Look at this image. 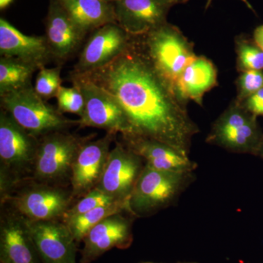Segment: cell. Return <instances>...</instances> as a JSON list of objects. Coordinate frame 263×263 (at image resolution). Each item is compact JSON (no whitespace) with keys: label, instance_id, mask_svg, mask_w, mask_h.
Segmentation results:
<instances>
[{"label":"cell","instance_id":"obj_8","mask_svg":"<svg viewBox=\"0 0 263 263\" xmlns=\"http://www.w3.org/2000/svg\"><path fill=\"white\" fill-rule=\"evenodd\" d=\"M256 117L235 100L213 124L207 143L233 153L257 155L263 138Z\"/></svg>","mask_w":263,"mask_h":263},{"label":"cell","instance_id":"obj_14","mask_svg":"<svg viewBox=\"0 0 263 263\" xmlns=\"http://www.w3.org/2000/svg\"><path fill=\"white\" fill-rule=\"evenodd\" d=\"M27 222L43 263H76L78 243L62 219Z\"/></svg>","mask_w":263,"mask_h":263},{"label":"cell","instance_id":"obj_24","mask_svg":"<svg viewBox=\"0 0 263 263\" xmlns=\"http://www.w3.org/2000/svg\"><path fill=\"white\" fill-rule=\"evenodd\" d=\"M117 202L120 201H117L113 197L103 193L98 188H95L90 191L89 193L85 195L84 197H81L80 200L74 205H72L65 213L62 221L69 220L76 216L86 214L97 208L110 205V204Z\"/></svg>","mask_w":263,"mask_h":263},{"label":"cell","instance_id":"obj_15","mask_svg":"<svg viewBox=\"0 0 263 263\" xmlns=\"http://www.w3.org/2000/svg\"><path fill=\"white\" fill-rule=\"evenodd\" d=\"M117 23L133 37L146 35L167 23L169 0H116Z\"/></svg>","mask_w":263,"mask_h":263},{"label":"cell","instance_id":"obj_11","mask_svg":"<svg viewBox=\"0 0 263 263\" xmlns=\"http://www.w3.org/2000/svg\"><path fill=\"white\" fill-rule=\"evenodd\" d=\"M132 40L133 37L117 23L97 29L84 43L72 72L87 73L105 67L129 47Z\"/></svg>","mask_w":263,"mask_h":263},{"label":"cell","instance_id":"obj_7","mask_svg":"<svg viewBox=\"0 0 263 263\" xmlns=\"http://www.w3.org/2000/svg\"><path fill=\"white\" fill-rule=\"evenodd\" d=\"M3 110L31 135L40 138L55 131L67 130L78 121L67 119L38 95L34 86L0 95Z\"/></svg>","mask_w":263,"mask_h":263},{"label":"cell","instance_id":"obj_27","mask_svg":"<svg viewBox=\"0 0 263 263\" xmlns=\"http://www.w3.org/2000/svg\"><path fill=\"white\" fill-rule=\"evenodd\" d=\"M237 64L242 72L263 70V51L256 45L238 41L236 44Z\"/></svg>","mask_w":263,"mask_h":263},{"label":"cell","instance_id":"obj_19","mask_svg":"<svg viewBox=\"0 0 263 263\" xmlns=\"http://www.w3.org/2000/svg\"><path fill=\"white\" fill-rule=\"evenodd\" d=\"M123 143L144 160L152 168L171 172H193L196 162L179 153L173 147L148 138L140 137L122 138Z\"/></svg>","mask_w":263,"mask_h":263},{"label":"cell","instance_id":"obj_1","mask_svg":"<svg viewBox=\"0 0 263 263\" xmlns=\"http://www.w3.org/2000/svg\"><path fill=\"white\" fill-rule=\"evenodd\" d=\"M81 75L117 100L130 127L127 137L162 142L189 157L199 128L186 103L156 70L139 38L133 37L129 47L108 65Z\"/></svg>","mask_w":263,"mask_h":263},{"label":"cell","instance_id":"obj_25","mask_svg":"<svg viewBox=\"0 0 263 263\" xmlns=\"http://www.w3.org/2000/svg\"><path fill=\"white\" fill-rule=\"evenodd\" d=\"M61 71V66H57L51 68L41 67L38 72L34 90L46 101L49 99L56 98L62 86Z\"/></svg>","mask_w":263,"mask_h":263},{"label":"cell","instance_id":"obj_18","mask_svg":"<svg viewBox=\"0 0 263 263\" xmlns=\"http://www.w3.org/2000/svg\"><path fill=\"white\" fill-rule=\"evenodd\" d=\"M0 54L45 67L51 59L45 36H29L21 32L5 19H0Z\"/></svg>","mask_w":263,"mask_h":263},{"label":"cell","instance_id":"obj_22","mask_svg":"<svg viewBox=\"0 0 263 263\" xmlns=\"http://www.w3.org/2000/svg\"><path fill=\"white\" fill-rule=\"evenodd\" d=\"M37 66L13 57L0 59V95L32 86L33 74Z\"/></svg>","mask_w":263,"mask_h":263},{"label":"cell","instance_id":"obj_32","mask_svg":"<svg viewBox=\"0 0 263 263\" xmlns=\"http://www.w3.org/2000/svg\"><path fill=\"white\" fill-rule=\"evenodd\" d=\"M12 2H13V0H0V8L2 10L5 9Z\"/></svg>","mask_w":263,"mask_h":263},{"label":"cell","instance_id":"obj_21","mask_svg":"<svg viewBox=\"0 0 263 263\" xmlns=\"http://www.w3.org/2000/svg\"><path fill=\"white\" fill-rule=\"evenodd\" d=\"M58 1L71 20L85 34L105 24L117 23L114 3L105 0Z\"/></svg>","mask_w":263,"mask_h":263},{"label":"cell","instance_id":"obj_23","mask_svg":"<svg viewBox=\"0 0 263 263\" xmlns=\"http://www.w3.org/2000/svg\"><path fill=\"white\" fill-rule=\"evenodd\" d=\"M124 212H127L130 214L129 204L117 202L110 205L97 208L86 214L76 216L64 222L68 227L72 236L75 238L76 243H79L84 240L90 230L104 219Z\"/></svg>","mask_w":263,"mask_h":263},{"label":"cell","instance_id":"obj_33","mask_svg":"<svg viewBox=\"0 0 263 263\" xmlns=\"http://www.w3.org/2000/svg\"><path fill=\"white\" fill-rule=\"evenodd\" d=\"M173 5L176 4H183V3H186L189 0H169Z\"/></svg>","mask_w":263,"mask_h":263},{"label":"cell","instance_id":"obj_34","mask_svg":"<svg viewBox=\"0 0 263 263\" xmlns=\"http://www.w3.org/2000/svg\"><path fill=\"white\" fill-rule=\"evenodd\" d=\"M257 155H259L263 158V138L262 143H261L260 147H259L258 152H257Z\"/></svg>","mask_w":263,"mask_h":263},{"label":"cell","instance_id":"obj_6","mask_svg":"<svg viewBox=\"0 0 263 263\" xmlns=\"http://www.w3.org/2000/svg\"><path fill=\"white\" fill-rule=\"evenodd\" d=\"M193 179V172L160 171L145 163L129 198L131 215L148 216L169 206Z\"/></svg>","mask_w":263,"mask_h":263},{"label":"cell","instance_id":"obj_28","mask_svg":"<svg viewBox=\"0 0 263 263\" xmlns=\"http://www.w3.org/2000/svg\"><path fill=\"white\" fill-rule=\"evenodd\" d=\"M238 96L236 100L239 103L263 89V71L247 70L242 72L237 81Z\"/></svg>","mask_w":263,"mask_h":263},{"label":"cell","instance_id":"obj_16","mask_svg":"<svg viewBox=\"0 0 263 263\" xmlns=\"http://www.w3.org/2000/svg\"><path fill=\"white\" fill-rule=\"evenodd\" d=\"M133 220L122 213L98 223L85 237L81 263H91L110 249H127L133 243Z\"/></svg>","mask_w":263,"mask_h":263},{"label":"cell","instance_id":"obj_10","mask_svg":"<svg viewBox=\"0 0 263 263\" xmlns=\"http://www.w3.org/2000/svg\"><path fill=\"white\" fill-rule=\"evenodd\" d=\"M145 166L139 155L116 141L96 188L117 201L127 202Z\"/></svg>","mask_w":263,"mask_h":263},{"label":"cell","instance_id":"obj_5","mask_svg":"<svg viewBox=\"0 0 263 263\" xmlns=\"http://www.w3.org/2000/svg\"><path fill=\"white\" fill-rule=\"evenodd\" d=\"M91 138L92 136L80 137L67 130L52 132L41 137L32 179L54 186L70 185L78 152Z\"/></svg>","mask_w":263,"mask_h":263},{"label":"cell","instance_id":"obj_12","mask_svg":"<svg viewBox=\"0 0 263 263\" xmlns=\"http://www.w3.org/2000/svg\"><path fill=\"white\" fill-rule=\"evenodd\" d=\"M117 133L107 132L96 141L88 140L78 152L72 166L70 188L74 198H81L98 186Z\"/></svg>","mask_w":263,"mask_h":263},{"label":"cell","instance_id":"obj_31","mask_svg":"<svg viewBox=\"0 0 263 263\" xmlns=\"http://www.w3.org/2000/svg\"><path fill=\"white\" fill-rule=\"evenodd\" d=\"M212 0H207V4H206V8H209V5H210L211 3H212ZM242 3H245L246 5L252 10H254L253 8H252V5L250 4V3L248 1V0H240Z\"/></svg>","mask_w":263,"mask_h":263},{"label":"cell","instance_id":"obj_30","mask_svg":"<svg viewBox=\"0 0 263 263\" xmlns=\"http://www.w3.org/2000/svg\"><path fill=\"white\" fill-rule=\"evenodd\" d=\"M254 40L255 44L263 51V25L259 26L254 30Z\"/></svg>","mask_w":263,"mask_h":263},{"label":"cell","instance_id":"obj_26","mask_svg":"<svg viewBox=\"0 0 263 263\" xmlns=\"http://www.w3.org/2000/svg\"><path fill=\"white\" fill-rule=\"evenodd\" d=\"M57 109L60 113L76 114L82 117L85 108L84 95L76 85L72 87L61 86L57 96Z\"/></svg>","mask_w":263,"mask_h":263},{"label":"cell","instance_id":"obj_17","mask_svg":"<svg viewBox=\"0 0 263 263\" xmlns=\"http://www.w3.org/2000/svg\"><path fill=\"white\" fill-rule=\"evenodd\" d=\"M86 35L56 0L50 8L44 35L53 59L60 63L68 60L80 47Z\"/></svg>","mask_w":263,"mask_h":263},{"label":"cell","instance_id":"obj_9","mask_svg":"<svg viewBox=\"0 0 263 263\" xmlns=\"http://www.w3.org/2000/svg\"><path fill=\"white\" fill-rule=\"evenodd\" d=\"M70 77L84 98V114L78 120L79 127L98 128L120 133L122 137L130 135L125 114L111 95L84 75L72 72Z\"/></svg>","mask_w":263,"mask_h":263},{"label":"cell","instance_id":"obj_4","mask_svg":"<svg viewBox=\"0 0 263 263\" xmlns=\"http://www.w3.org/2000/svg\"><path fill=\"white\" fill-rule=\"evenodd\" d=\"M138 38L156 70L176 92L183 70L197 57L191 43L167 22Z\"/></svg>","mask_w":263,"mask_h":263},{"label":"cell","instance_id":"obj_35","mask_svg":"<svg viewBox=\"0 0 263 263\" xmlns=\"http://www.w3.org/2000/svg\"><path fill=\"white\" fill-rule=\"evenodd\" d=\"M105 1L109 2V3H114L116 0H105Z\"/></svg>","mask_w":263,"mask_h":263},{"label":"cell","instance_id":"obj_36","mask_svg":"<svg viewBox=\"0 0 263 263\" xmlns=\"http://www.w3.org/2000/svg\"><path fill=\"white\" fill-rule=\"evenodd\" d=\"M146 263H152V262H146Z\"/></svg>","mask_w":263,"mask_h":263},{"label":"cell","instance_id":"obj_13","mask_svg":"<svg viewBox=\"0 0 263 263\" xmlns=\"http://www.w3.org/2000/svg\"><path fill=\"white\" fill-rule=\"evenodd\" d=\"M2 207L0 263H43L27 219L10 208Z\"/></svg>","mask_w":263,"mask_h":263},{"label":"cell","instance_id":"obj_20","mask_svg":"<svg viewBox=\"0 0 263 263\" xmlns=\"http://www.w3.org/2000/svg\"><path fill=\"white\" fill-rule=\"evenodd\" d=\"M217 84L215 66L204 57H197L183 70L176 93L185 103L189 100L202 105L204 95Z\"/></svg>","mask_w":263,"mask_h":263},{"label":"cell","instance_id":"obj_29","mask_svg":"<svg viewBox=\"0 0 263 263\" xmlns=\"http://www.w3.org/2000/svg\"><path fill=\"white\" fill-rule=\"evenodd\" d=\"M240 103L255 117L263 116V89L246 99L245 101Z\"/></svg>","mask_w":263,"mask_h":263},{"label":"cell","instance_id":"obj_2","mask_svg":"<svg viewBox=\"0 0 263 263\" xmlns=\"http://www.w3.org/2000/svg\"><path fill=\"white\" fill-rule=\"evenodd\" d=\"M39 144L36 138L2 109L0 112V195L4 198L32 179Z\"/></svg>","mask_w":263,"mask_h":263},{"label":"cell","instance_id":"obj_3","mask_svg":"<svg viewBox=\"0 0 263 263\" xmlns=\"http://www.w3.org/2000/svg\"><path fill=\"white\" fill-rule=\"evenodd\" d=\"M74 200L71 188L31 179L13 189L1 204L29 221L62 220Z\"/></svg>","mask_w":263,"mask_h":263}]
</instances>
